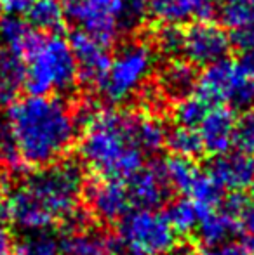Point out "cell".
Returning a JSON list of instances; mask_svg holds the SVG:
<instances>
[{"label":"cell","instance_id":"6da1fadb","mask_svg":"<svg viewBox=\"0 0 254 255\" xmlns=\"http://www.w3.org/2000/svg\"><path fill=\"white\" fill-rule=\"evenodd\" d=\"M85 181L73 160H58L37 168L7 191L3 198L7 221L26 233L47 231L80 208Z\"/></svg>","mask_w":254,"mask_h":255},{"label":"cell","instance_id":"7a4b0ae2","mask_svg":"<svg viewBox=\"0 0 254 255\" xmlns=\"http://www.w3.org/2000/svg\"><path fill=\"white\" fill-rule=\"evenodd\" d=\"M23 167L40 168L63 160L77 139L73 108L59 96H28L7 108Z\"/></svg>","mask_w":254,"mask_h":255},{"label":"cell","instance_id":"3957f363","mask_svg":"<svg viewBox=\"0 0 254 255\" xmlns=\"http://www.w3.org/2000/svg\"><path fill=\"white\" fill-rule=\"evenodd\" d=\"M78 154L96 177L126 179L145 165L132 137L131 111L101 108L82 128Z\"/></svg>","mask_w":254,"mask_h":255},{"label":"cell","instance_id":"277c9868","mask_svg":"<svg viewBox=\"0 0 254 255\" xmlns=\"http://www.w3.org/2000/svg\"><path fill=\"white\" fill-rule=\"evenodd\" d=\"M23 63V87L31 96H64L75 91L78 84L70 42L59 33H42Z\"/></svg>","mask_w":254,"mask_h":255},{"label":"cell","instance_id":"5b68a950","mask_svg":"<svg viewBox=\"0 0 254 255\" xmlns=\"http://www.w3.org/2000/svg\"><path fill=\"white\" fill-rule=\"evenodd\" d=\"M157 64V51L152 42L131 40L120 45L98 91L110 104H122L139 94L148 84Z\"/></svg>","mask_w":254,"mask_h":255},{"label":"cell","instance_id":"8992f818","mask_svg":"<svg viewBox=\"0 0 254 255\" xmlns=\"http://www.w3.org/2000/svg\"><path fill=\"white\" fill-rule=\"evenodd\" d=\"M120 252L126 255H173L180 247L178 233L157 210H132L119 222Z\"/></svg>","mask_w":254,"mask_h":255},{"label":"cell","instance_id":"52a82bcc","mask_svg":"<svg viewBox=\"0 0 254 255\" xmlns=\"http://www.w3.org/2000/svg\"><path fill=\"white\" fill-rule=\"evenodd\" d=\"M64 19L112 47L122 31V0H64Z\"/></svg>","mask_w":254,"mask_h":255},{"label":"cell","instance_id":"ba28073f","mask_svg":"<svg viewBox=\"0 0 254 255\" xmlns=\"http://www.w3.org/2000/svg\"><path fill=\"white\" fill-rule=\"evenodd\" d=\"M230 47V35L209 19L195 21L185 30L183 56L193 66H207L223 59Z\"/></svg>","mask_w":254,"mask_h":255},{"label":"cell","instance_id":"9c48e42d","mask_svg":"<svg viewBox=\"0 0 254 255\" xmlns=\"http://www.w3.org/2000/svg\"><path fill=\"white\" fill-rule=\"evenodd\" d=\"M91 215L103 222H120L132 212V203L127 193L126 179L98 177L84 191Z\"/></svg>","mask_w":254,"mask_h":255},{"label":"cell","instance_id":"30bf717a","mask_svg":"<svg viewBox=\"0 0 254 255\" xmlns=\"http://www.w3.org/2000/svg\"><path fill=\"white\" fill-rule=\"evenodd\" d=\"M127 193L134 210H157L171 198L169 182L162 161H150L126 177Z\"/></svg>","mask_w":254,"mask_h":255},{"label":"cell","instance_id":"8fae6325","mask_svg":"<svg viewBox=\"0 0 254 255\" xmlns=\"http://www.w3.org/2000/svg\"><path fill=\"white\" fill-rule=\"evenodd\" d=\"M68 42L77 63L78 82L91 87H99L112 63L110 47L82 30H75L68 37Z\"/></svg>","mask_w":254,"mask_h":255},{"label":"cell","instance_id":"7c38bea8","mask_svg":"<svg viewBox=\"0 0 254 255\" xmlns=\"http://www.w3.org/2000/svg\"><path fill=\"white\" fill-rule=\"evenodd\" d=\"M206 175L223 189L244 191L254 184V154L241 149L214 154L206 167Z\"/></svg>","mask_w":254,"mask_h":255},{"label":"cell","instance_id":"4fadbf2b","mask_svg":"<svg viewBox=\"0 0 254 255\" xmlns=\"http://www.w3.org/2000/svg\"><path fill=\"white\" fill-rule=\"evenodd\" d=\"M63 255H115L120 254L117 238L94 228L92 222L77 228L63 229L61 242Z\"/></svg>","mask_w":254,"mask_h":255},{"label":"cell","instance_id":"5bb4252c","mask_svg":"<svg viewBox=\"0 0 254 255\" xmlns=\"http://www.w3.org/2000/svg\"><path fill=\"white\" fill-rule=\"evenodd\" d=\"M241 77L242 71L239 70L237 63L223 57L216 63L207 64L206 70L199 77L195 92L209 106L227 103Z\"/></svg>","mask_w":254,"mask_h":255},{"label":"cell","instance_id":"9a60e30c","mask_svg":"<svg viewBox=\"0 0 254 255\" xmlns=\"http://www.w3.org/2000/svg\"><path fill=\"white\" fill-rule=\"evenodd\" d=\"M235 127H237V118H235L232 108H209L206 118L199 125L204 151L213 154V156L230 151V148L234 146Z\"/></svg>","mask_w":254,"mask_h":255},{"label":"cell","instance_id":"2e32d148","mask_svg":"<svg viewBox=\"0 0 254 255\" xmlns=\"http://www.w3.org/2000/svg\"><path fill=\"white\" fill-rule=\"evenodd\" d=\"M197 82H199V73L195 66L187 59L174 57L162 64L157 71L155 85L167 103H178L195 94Z\"/></svg>","mask_w":254,"mask_h":255},{"label":"cell","instance_id":"e0dca14e","mask_svg":"<svg viewBox=\"0 0 254 255\" xmlns=\"http://www.w3.org/2000/svg\"><path fill=\"white\" fill-rule=\"evenodd\" d=\"M213 0H152L148 14L159 23L181 24L185 21H206L213 16Z\"/></svg>","mask_w":254,"mask_h":255},{"label":"cell","instance_id":"ac0fdd59","mask_svg":"<svg viewBox=\"0 0 254 255\" xmlns=\"http://www.w3.org/2000/svg\"><path fill=\"white\" fill-rule=\"evenodd\" d=\"M197 238L204 247H218L228 243L237 236L241 224L237 219L228 215L227 212H209L199 219L197 224Z\"/></svg>","mask_w":254,"mask_h":255},{"label":"cell","instance_id":"d6986e66","mask_svg":"<svg viewBox=\"0 0 254 255\" xmlns=\"http://www.w3.org/2000/svg\"><path fill=\"white\" fill-rule=\"evenodd\" d=\"M40 31L33 30L23 17L5 14L0 17V40L7 47V51L16 54L23 59L40 38Z\"/></svg>","mask_w":254,"mask_h":255},{"label":"cell","instance_id":"ffe728a7","mask_svg":"<svg viewBox=\"0 0 254 255\" xmlns=\"http://www.w3.org/2000/svg\"><path fill=\"white\" fill-rule=\"evenodd\" d=\"M23 19L40 33H59L64 24V10L59 0H31Z\"/></svg>","mask_w":254,"mask_h":255},{"label":"cell","instance_id":"44dd1931","mask_svg":"<svg viewBox=\"0 0 254 255\" xmlns=\"http://www.w3.org/2000/svg\"><path fill=\"white\" fill-rule=\"evenodd\" d=\"M24 63L12 52H0V106H9L16 101L23 87Z\"/></svg>","mask_w":254,"mask_h":255},{"label":"cell","instance_id":"7402d4cb","mask_svg":"<svg viewBox=\"0 0 254 255\" xmlns=\"http://www.w3.org/2000/svg\"><path fill=\"white\" fill-rule=\"evenodd\" d=\"M164 172H166L167 182H169L173 191H180L188 195V191L192 189V186L195 184L197 179L202 175L199 165L195 163L193 158L187 156H178L173 154L171 158L162 161Z\"/></svg>","mask_w":254,"mask_h":255},{"label":"cell","instance_id":"603a6c76","mask_svg":"<svg viewBox=\"0 0 254 255\" xmlns=\"http://www.w3.org/2000/svg\"><path fill=\"white\" fill-rule=\"evenodd\" d=\"M188 198L197 207L200 217H204L223 202V188H220L209 175L202 174L188 191Z\"/></svg>","mask_w":254,"mask_h":255},{"label":"cell","instance_id":"cb8c5ba5","mask_svg":"<svg viewBox=\"0 0 254 255\" xmlns=\"http://www.w3.org/2000/svg\"><path fill=\"white\" fill-rule=\"evenodd\" d=\"M166 146L173 151V154L193 158V160L204 153L199 130L192 127H181V125H176L173 130H167Z\"/></svg>","mask_w":254,"mask_h":255},{"label":"cell","instance_id":"d4e9b609","mask_svg":"<svg viewBox=\"0 0 254 255\" xmlns=\"http://www.w3.org/2000/svg\"><path fill=\"white\" fill-rule=\"evenodd\" d=\"M185 44V30L180 24L160 23L157 30L153 31L152 45L157 52L166 56L167 59H174L178 56H183Z\"/></svg>","mask_w":254,"mask_h":255},{"label":"cell","instance_id":"484cf974","mask_svg":"<svg viewBox=\"0 0 254 255\" xmlns=\"http://www.w3.org/2000/svg\"><path fill=\"white\" fill-rule=\"evenodd\" d=\"M164 215L167 217V221L171 222V226L174 228V231L178 235H187L192 233L199 224V210L193 205L190 198H178L174 202L167 205Z\"/></svg>","mask_w":254,"mask_h":255},{"label":"cell","instance_id":"4316f807","mask_svg":"<svg viewBox=\"0 0 254 255\" xmlns=\"http://www.w3.org/2000/svg\"><path fill=\"white\" fill-rule=\"evenodd\" d=\"M14 255H63L59 242L47 231L28 233L14 247Z\"/></svg>","mask_w":254,"mask_h":255},{"label":"cell","instance_id":"83f0119b","mask_svg":"<svg viewBox=\"0 0 254 255\" xmlns=\"http://www.w3.org/2000/svg\"><path fill=\"white\" fill-rule=\"evenodd\" d=\"M221 23L230 30L254 28V0H230L220 10Z\"/></svg>","mask_w":254,"mask_h":255},{"label":"cell","instance_id":"f1b7e54d","mask_svg":"<svg viewBox=\"0 0 254 255\" xmlns=\"http://www.w3.org/2000/svg\"><path fill=\"white\" fill-rule=\"evenodd\" d=\"M207 111H209V104L202 98L190 96V98H185L176 103V106L173 110V118L176 122V125L197 128L206 118Z\"/></svg>","mask_w":254,"mask_h":255},{"label":"cell","instance_id":"f546056e","mask_svg":"<svg viewBox=\"0 0 254 255\" xmlns=\"http://www.w3.org/2000/svg\"><path fill=\"white\" fill-rule=\"evenodd\" d=\"M0 165L5 167L7 170H19V168H23L7 111L5 113L0 111Z\"/></svg>","mask_w":254,"mask_h":255},{"label":"cell","instance_id":"4dcf8cb0","mask_svg":"<svg viewBox=\"0 0 254 255\" xmlns=\"http://www.w3.org/2000/svg\"><path fill=\"white\" fill-rule=\"evenodd\" d=\"M227 103L232 106V110L242 111V113L254 110V78L246 77L242 73Z\"/></svg>","mask_w":254,"mask_h":255},{"label":"cell","instance_id":"1f68e13d","mask_svg":"<svg viewBox=\"0 0 254 255\" xmlns=\"http://www.w3.org/2000/svg\"><path fill=\"white\" fill-rule=\"evenodd\" d=\"M234 144L241 151L254 154V110L246 111L241 120H237Z\"/></svg>","mask_w":254,"mask_h":255},{"label":"cell","instance_id":"d6a6232c","mask_svg":"<svg viewBox=\"0 0 254 255\" xmlns=\"http://www.w3.org/2000/svg\"><path fill=\"white\" fill-rule=\"evenodd\" d=\"M150 2L152 0H122V30H132L139 26V23L148 14Z\"/></svg>","mask_w":254,"mask_h":255},{"label":"cell","instance_id":"836d02e7","mask_svg":"<svg viewBox=\"0 0 254 255\" xmlns=\"http://www.w3.org/2000/svg\"><path fill=\"white\" fill-rule=\"evenodd\" d=\"M223 212H227L228 215H232L234 219L241 221V217L244 215V212L248 210V207L251 205V200L244 191H232L228 196H223Z\"/></svg>","mask_w":254,"mask_h":255},{"label":"cell","instance_id":"e575fe53","mask_svg":"<svg viewBox=\"0 0 254 255\" xmlns=\"http://www.w3.org/2000/svg\"><path fill=\"white\" fill-rule=\"evenodd\" d=\"M199 255H253L246 249L244 243H235V242H228L223 245L218 247H206L204 250H200Z\"/></svg>","mask_w":254,"mask_h":255},{"label":"cell","instance_id":"d590c367","mask_svg":"<svg viewBox=\"0 0 254 255\" xmlns=\"http://www.w3.org/2000/svg\"><path fill=\"white\" fill-rule=\"evenodd\" d=\"M241 226L244 231V245L254 255V203L248 207L244 215L241 217Z\"/></svg>","mask_w":254,"mask_h":255},{"label":"cell","instance_id":"8d00e7d4","mask_svg":"<svg viewBox=\"0 0 254 255\" xmlns=\"http://www.w3.org/2000/svg\"><path fill=\"white\" fill-rule=\"evenodd\" d=\"M237 66H239V70L246 75V77L254 78V45L239 51Z\"/></svg>","mask_w":254,"mask_h":255},{"label":"cell","instance_id":"74e56055","mask_svg":"<svg viewBox=\"0 0 254 255\" xmlns=\"http://www.w3.org/2000/svg\"><path fill=\"white\" fill-rule=\"evenodd\" d=\"M30 2L31 0H0V9L10 16L23 17L30 7Z\"/></svg>","mask_w":254,"mask_h":255},{"label":"cell","instance_id":"f35d334b","mask_svg":"<svg viewBox=\"0 0 254 255\" xmlns=\"http://www.w3.org/2000/svg\"><path fill=\"white\" fill-rule=\"evenodd\" d=\"M14 243L12 235L7 231L3 226H0V255H14Z\"/></svg>","mask_w":254,"mask_h":255},{"label":"cell","instance_id":"ab89813d","mask_svg":"<svg viewBox=\"0 0 254 255\" xmlns=\"http://www.w3.org/2000/svg\"><path fill=\"white\" fill-rule=\"evenodd\" d=\"M221 2H223V3H225V2H230V0H221Z\"/></svg>","mask_w":254,"mask_h":255},{"label":"cell","instance_id":"60d3db41","mask_svg":"<svg viewBox=\"0 0 254 255\" xmlns=\"http://www.w3.org/2000/svg\"><path fill=\"white\" fill-rule=\"evenodd\" d=\"M253 195H254V184H253Z\"/></svg>","mask_w":254,"mask_h":255},{"label":"cell","instance_id":"b9f144b4","mask_svg":"<svg viewBox=\"0 0 254 255\" xmlns=\"http://www.w3.org/2000/svg\"><path fill=\"white\" fill-rule=\"evenodd\" d=\"M115 255H120V254H115Z\"/></svg>","mask_w":254,"mask_h":255},{"label":"cell","instance_id":"7bdbcfd3","mask_svg":"<svg viewBox=\"0 0 254 255\" xmlns=\"http://www.w3.org/2000/svg\"><path fill=\"white\" fill-rule=\"evenodd\" d=\"M0 52H2V51H0Z\"/></svg>","mask_w":254,"mask_h":255}]
</instances>
